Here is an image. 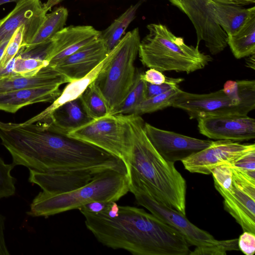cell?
<instances>
[{
    "label": "cell",
    "instance_id": "obj_1",
    "mask_svg": "<svg viewBox=\"0 0 255 255\" xmlns=\"http://www.w3.org/2000/svg\"><path fill=\"white\" fill-rule=\"evenodd\" d=\"M0 139L15 166L42 172L115 170L127 174L122 160L68 136L48 120L31 124L2 122Z\"/></svg>",
    "mask_w": 255,
    "mask_h": 255
},
{
    "label": "cell",
    "instance_id": "obj_2",
    "mask_svg": "<svg viewBox=\"0 0 255 255\" xmlns=\"http://www.w3.org/2000/svg\"><path fill=\"white\" fill-rule=\"evenodd\" d=\"M79 210L87 229L109 248L134 255H187L190 252L179 232L142 208L119 206L113 216Z\"/></svg>",
    "mask_w": 255,
    "mask_h": 255
},
{
    "label": "cell",
    "instance_id": "obj_3",
    "mask_svg": "<svg viewBox=\"0 0 255 255\" xmlns=\"http://www.w3.org/2000/svg\"><path fill=\"white\" fill-rule=\"evenodd\" d=\"M125 116L130 138L126 163L128 186H142L155 199L186 215V180L174 163L164 159L154 148L140 116Z\"/></svg>",
    "mask_w": 255,
    "mask_h": 255
},
{
    "label": "cell",
    "instance_id": "obj_4",
    "mask_svg": "<svg viewBox=\"0 0 255 255\" xmlns=\"http://www.w3.org/2000/svg\"><path fill=\"white\" fill-rule=\"evenodd\" d=\"M148 33L140 41L138 54L143 65L159 71L190 73L205 67L212 57L201 52L199 46L186 44L161 23L147 26Z\"/></svg>",
    "mask_w": 255,
    "mask_h": 255
},
{
    "label": "cell",
    "instance_id": "obj_5",
    "mask_svg": "<svg viewBox=\"0 0 255 255\" xmlns=\"http://www.w3.org/2000/svg\"><path fill=\"white\" fill-rule=\"evenodd\" d=\"M129 191L127 174L115 170L105 172L88 184L59 194L39 192L33 199L27 214L47 217L95 202H116Z\"/></svg>",
    "mask_w": 255,
    "mask_h": 255
},
{
    "label": "cell",
    "instance_id": "obj_6",
    "mask_svg": "<svg viewBox=\"0 0 255 255\" xmlns=\"http://www.w3.org/2000/svg\"><path fill=\"white\" fill-rule=\"evenodd\" d=\"M140 42L137 27L127 32L109 53L93 81L113 114L131 90L136 77L134 61Z\"/></svg>",
    "mask_w": 255,
    "mask_h": 255
},
{
    "label": "cell",
    "instance_id": "obj_7",
    "mask_svg": "<svg viewBox=\"0 0 255 255\" xmlns=\"http://www.w3.org/2000/svg\"><path fill=\"white\" fill-rule=\"evenodd\" d=\"M172 107L185 111L190 119L216 116H247L255 108V81L229 80L223 88L208 94L181 90Z\"/></svg>",
    "mask_w": 255,
    "mask_h": 255
},
{
    "label": "cell",
    "instance_id": "obj_8",
    "mask_svg": "<svg viewBox=\"0 0 255 255\" xmlns=\"http://www.w3.org/2000/svg\"><path fill=\"white\" fill-rule=\"evenodd\" d=\"M67 135L108 152L122 160L126 165L130 138L125 115L109 114L92 120Z\"/></svg>",
    "mask_w": 255,
    "mask_h": 255
},
{
    "label": "cell",
    "instance_id": "obj_9",
    "mask_svg": "<svg viewBox=\"0 0 255 255\" xmlns=\"http://www.w3.org/2000/svg\"><path fill=\"white\" fill-rule=\"evenodd\" d=\"M129 191L140 205L179 232L190 246L205 247L219 242L208 232L191 223L185 215L155 199L142 186H130Z\"/></svg>",
    "mask_w": 255,
    "mask_h": 255
},
{
    "label": "cell",
    "instance_id": "obj_10",
    "mask_svg": "<svg viewBox=\"0 0 255 255\" xmlns=\"http://www.w3.org/2000/svg\"><path fill=\"white\" fill-rule=\"evenodd\" d=\"M190 19L196 31L197 45L204 41L213 55L217 54L228 45V35L217 23L211 0H168Z\"/></svg>",
    "mask_w": 255,
    "mask_h": 255
},
{
    "label": "cell",
    "instance_id": "obj_11",
    "mask_svg": "<svg viewBox=\"0 0 255 255\" xmlns=\"http://www.w3.org/2000/svg\"><path fill=\"white\" fill-rule=\"evenodd\" d=\"M231 187L227 190L214 185L224 199V209L244 232L255 234V180L233 168Z\"/></svg>",
    "mask_w": 255,
    "mask_h": 255
},
{
    "label": "cell",
    "instance_id": "obj_12",
    "mask_svg": "<svg viewBox=\"0 0 255 255\" xmlns=\"http://www.w3.org/2000/svg\"><path fill=\"white\" fill-rule=\"evenodd\" d=\"M254 149V143L242 144L229 140H217L181 162L190 172L210 174L214 168L224 164L231 166L243 155Z\"/></svg>",
    "mask_w": 255,
    "mask_h": 255
},
{
    "label": "cell",
    "instance_id": "obj_13",
    "mask_svg": "<svg viewBox=\"0 0 255 255\" xmlns=\"http://www.w3.org/2000/svg\"><path fill=\"white\" fill-rule=\"evenodd\" d=\"M144 129L157 152L164 159L173 163L204 149L213 141L160 129L147 123H144Z\"/></svg>",
    "mask_w": 255,
    "mask_h": 255
},
{
    "label": "cell",
    "instance_id": "obj_14",
    "mask_svg": "<svg viewBox=\"0 0 255 255\" xmlns=\"http://www.w3.org/2000/svg\"><path fill=\"white\" fill-rule=\"evenodd\" d=\"M197 121L200 133L211 139L239 142L255 138V120L248 115L208 116Z\"/></svg>",
    "mask_w": 255,
    "mask_h": 255
},
{
    "label": "cell",
    "instance_id": "obj_15",
    "mask_svg": "<svg viewBox=\"0 0 255 255\" xmlns=\"http://www.w3.org/2000/svg\"><path fill=\"white\" fill-rule=\"evenodd\" d=\"M46 12L40 0H19L0 26V42L11 37L15 30L23 26L20 47L28 45L43 22Z\"/></svg>",
    "mask_w": 255,
    "mask_h": 255
},
{
    "label": "cell",
    "instance_id": "obj_16",
    "mask_svg": "<svg viewBox=\"0 0 255 255\" xmlns=\"http://www.w3.org/2000/svg\"><path fill=\"white\" fill-rule=\"evenodd\" d=\"M101 31L90 25L64 27L51 38L48 66L54 67L59 61L98 39Z\"/></svg>",
    "mask_w": 255,
    "mask_h": 255
},
{
    "label": "cell",
    "instance_id": "obj_17",
    "mask_svg": "<svg viewBox=\"0 0 255 255\" xmlns=\"http://www.w3.org/2000/svg\"><path fill=\"white\" fill-rule=\"evenodd\" d=\"M109 52L100 37L59 61L54 67L70 82L84 78L107 56Z\"/></svg>",
    "mask_w": 255,
    "mask_h": 255
},
{
    "label": "cell",
    "instance_id": "obj_18",
    "mask_svg": "<svg viewBox=\"0 0 255 255\" xmlns=\"http://www.w3.org/2000/svg\"><path fill=\"white\" fill-rule=\"evenodd\" d=\"M29 170L28 181L37 184L43 192L49 194H59L75 190L105 172L92 170L42 172Z\"/></svg>",
    "mask_w": 255,
    "mask_h": 255
},
{
    "label": "cell",
    "instance_id": "obj_19",
    "mask_svg": "<svg viewBox=\"0 0 255 255\" xmlns=\"http://www.w3.org/2000/svg\"><path fill=\"white\" fill-rule=\"evenodd\" d=\"M59 87L39 86L0 93V110L13 114L29 105L53 102L61 93Z\"/></svg>",
    "mask_w": 255,
    "mask_h": 255
},
{
    "label": "cell",
    "instance_id": "obj_20",
    "mask_svg": "<svg viewBox=\"0 0 255 255\" xmlns=\"http://www.w3.org/2000/svg\"><path fill=\"white\" fill-rule=\"evenodd\" d=\"M69 82L68 79L54 67L47 65L34 75L25 76L15 73L0 77V93L39 86H60Z\"/></svg>",
    "mask_w": 255,
    "mask_h": 255
},
{
    "label": "cell",
    "instance_id": "obj_21",
    "mask_svg": "<svg viewBox=\"0 0 255 255\" xmlns=\"http://www.w3.org/2000/svg\"><path fill=\"white\" fill-rule=\"evenodd\" d=\"M217 23L228 35L236 33L255 14V6L243 5L226 0H211Z\"/></svg>",
    "mask_w": 255,
    "mask_h": 255
},
{
    "label": "cell",
    "instance_id": "obj_22",
    "mask_svg": "<svg viewBox=\"0 0 255 255\" xmlns=\"http://www.w3.org/2000/svg\"><path fill=\"white\" fill-rule=\"evenodd\" d=\"M46 120L67 134L88 124L92 119L85 112L79 97L58 107Z\"/></svg>",
    "mask_w": 255,
    "mask_h": 255
},
{
    "label": "cell",
    "instance_id": "obj_23",
    "mask_svg": "<svg viewBox=\"0 0 255 255\" xmlns=\"http://www.w3.org/2000/svg\"><path fill=\"white\" fill-rule=\"evenodd\" d=\"M104 60L105 59L84 78L68 83V84L61 91L60 95L52 102L50 106L25 122L31 124L46 120L52 112L58 107L68 102L78 98L88 85L94 81L103 66Z\"/></svg>",
    "mask_w": 255,
    "mask_h": 255
},
{
    "label": "cell",
    "instance_id": "obj_24",
    "mask_svg": "<svg viewBox=\"0 0 255 255\" xmlns=\"http://www.w3.org/2000/svg\"><path fill=\"white\" fill-rule=\"evenodd\" d=\"M228 45L237 59L255 54V14L236 33L228 36Z\"/></svg>",
    "mask_w": 255,
    "mask_h": 255
},
{
    "label": "cell",
    "instance_id": "obj_25",
    "mask_svg": "<svg viewBox=\"0 0 255 255\" xmlns=\"http://www.w3.org/2000/svg\"><path fill=\"white\" fill-rule=\"evenodd\" d=\"M68 16L67 9L63 6L46 14V17L30 43L24 47H32L51 39L64 27ZM21 48V47H20Z\"/></svg>",
    "mask_w": 255,
    "mask_h": 255
},
{
    "label": "cell",
    "instance_id": "obj_26",
    "mask_svg": "<svg viewBox=\"0 0 255 255\" xmlns=\"http://www.w3.org/2000/svg\"><path fill=\"white\" fill-rule=\"evenodd\" d=\"M139 5L140 3L131 5L109 27L101 31L100 38L105 42L109 53L119 43L127 27L134 19Z\"/></svg>",
    "mask_w": 255,
    "mask_h": 255
},
{
    "label": "cell",
    "instance_id": "obj_27",
    "mask_svg": "<svg viewBox=\"0 0 255 255\" xmlns=\"http://www.w3.org/2000/svg\"><path fill=\"white\" fill-rule=\"evenodd\" d=\"M86 114L92 120H96L110 114L107 105L93 82L79 97Z\"/></svg>",
    "mask_w": 255,
    "mask_h": 255
},
{
    "label": "cell",
    "instance_id": "obj_28",
    "mask_svg": "<svg viewBox=\"0 0 255 255\" xmlns=\"http://www.w3.org/2000/svg\"><path fill=\"white\" fill-rule=\"evenodd\" d=\"M180 91L179 86L164 93L144 99L135 108L132 114L140 116L171 107Z\"/></svg>",
    "mask_w": 255,
    "mask_h": 255
},
{
    "label": "cell",
    "instance_id": "obj_29",
    "mask_svg": "<svg viewBox=\"0 0 255 255\" xmlns=\"http://www.w3.org/2000/svg\"><path fill=\"white\" fill-rule=\"evenodd\" d=\"M145 82L140 77V73L136 72L134 84L119 108L112 115L132 114L135 108L144 100Z\"/></svg>",
    "mask_w": 255,
    "mask_h": 255
},
{
    "label": "cell",
    "instance_id": "obj_30",
    "mask_svg": "<svg viewBox=\"0 0 255 255\" xmlns=\"http://www.w3.org/2000/svg\"><path fill=\"white\" fill-rule=\"evenodd\" d=\"M15 165L5 163L0 156V199L7 198L15 193L16 179L11 175V171Z\"/></svg>",
    "mask_w": 255,
    "mask_h": 255
},
{
    "label": "cell",
    "instance_id": "obj_31",
    "mask_svg": "<svg viewBox=\"0 0 255 255\" xmlns=\"http://www.w3.org/2000/svg\"><path fill=\"white\" fill-rule=\"evenodd\" d=\"M238 239L220 241L215 245L205 247H196L190 255H225L226 252L231 251H239Z\"/></svg>",
    "mask_w": 255,
    "mask_h": 255
},
{
    "label": "cell",
    "instance_id": "obj_32",
    "mask_svg": "<svg viewBox=\"0 0 255 255\" xmlns=\"http://www.w3.org/2000/svg\"><path fill=\"white\" fill-rule=\"evenodd\" d=\"M47 63L40 59L22 58L16 55L14 57L13 72L25 76L34 75Z\"/></svg>",
    "mask_w": 255,
    "mask_h": 255
},
{
    "label": "cell",
    "instance_id": "obj_33",
    "mask_svg": "<svg viewBox=\"0 0 255 255\" xmlns=\"http://www.w3.org/2000/svg\"><path fill=\"white\" fill-rule=\"evenodd\" d=\"M23 30L22 25L14 32L0 61V68L4 67L17 55L22 43Z\"/></svg>",
    "mask_w": 255,
    "mask_h": 255
},
{
    "label": "cell",
    "instance_id": "obj_34",
    "mask_svg": "<svg viewBox=\"0 0 255 255\" xmlns=\"http://www.w3.org/2000/svg\"><path fill=\"white\" fill-rule=\"evenodd\" d=\"M230 166L250 178L255 180V149L243 155Z\"/></svg>",
    "mask_w": 255,
    "mask_h": 255
},
{
    "label": "cell",
    "instance_id": "obj_35",
    "mask_svg": "<svg viewBox=\"0 0 255 255\" xmlns=\"http://www.w3.org/2000/svg\"><path fill=\"white\" fill-rule=\"evenodd\" d=\"M214 185L227 190L232 186L233 180L232 168L226 164L221 165L214 168L211 170Z\"/></svg>",
    "mask_w": 255,
    "mask_h": 255
},
{
    "label": "cell",
    "instance_id": "obj_36",
    "mask_svg": "<svg viewBox=\"0 0 255 255\" xmlns=\"http://www.w3.org/2000/svg\"><path fill=\"white\" fill-rule=\"evenodd\" d=\"M183 80L182 78H170L167 82L159 85L152 84L145 82L144 99L150 98L179 86V84Z\"/></svg>",
    "mask_w": 255,
    "mask_h": 255
},
{
    "label": "cell",
    "instance_id": "obj_37",
    "mask_svg": "<svg viewBox=\"0 0 255 255\" xmlns=\"http://www.w3.org/2000/svg\"><path fill=\"white\" fill-rule=\"evenodd\" d=\"M239 250L246 255H253L255 253V234L244 232L238 241Z\"/></svg>",
    "mask_w": 255,
    "mask_h": 255
},
{
    "label": "cell",
    "instance_id": "obj_38",
    "mask_svg": "<svg viewBox=\"0 0 255 255\" xmlns=\"http://www.w3.org/2000/svg\"><path fill=\"white\" fill-rule=\"evenodd\" d=\"M140 78L145 82L159 85L167 82L169 77L165 76L162 72L154 68H149L144 73H140Z\"/></svg>",
    "mask_w": 255,
    "mask_h": 255
},
{
    "label": "cell",
    "instance_id": "obj_39",
    "mask_svg": "<svg viewBox=\"0 0 255 255\" xmlns=\"http://www.w3.org/2000/svg\"><path fill=\"white\" fill-rule=\"evenodd\" d=\"M5 221V217L0 213V255L10 254L4 238Z\"/></svg>",
    "mask_w": 255,
    "mask_h": 255
},
{
    "label": "cell",
    "instance_id": "obj_40",
    "mask_svg": "<svg viewBox=\"0 0 255 255\" xmlns=\"http://www.w3.org/2000/svg\"><path fill=\"white\" fill-rule=\"evenodd\" d=\"M63 0H47V1L43 4V7L45 11L47 12L53 6L58 4Z\"/></svg>",
    "mask_w": 255,
    "mask_h": 255
},
{
    "label": "cell",
    "instance_id": "obj_41",
    "mask_svg": "<svg viewBox=\"0 0 255 255\" xmlns=\"http://www.w3.org/2000/svg\"><path fill=\"white\" fill-rule=\"evenodd\" d=\"M11 37H8L0 42V61L2 57L4 51Z\"/></svg>",
    "mask_w": 255,
    "mask_h": 255
},
{
    "label": "cell",
    "instance_id": "obj_42",
    "mask_svg": "<svg viewBox=\"0 0 255 255\" xmlns=\"http://www.w3.org/2000/svg\"><path fill=\"white\" fill-rule=\"evenodd\" d=\"M230 1H232L237 4L244 5L247 4H250L255 3V0H226Z\"/></svg>",
    "mask_w": 255,
    "mask_h": 255
},
{
    "label": "cell",
    "instance_id": "obj_43",
    "mask_svg": "<svg viewBox=\"0 0 255 255\" xmlns=\"http://www.w3.org/2000/svg\"><path fill=\"white\" fill-rule=\"evenodd\" d=\"M246 61L247 66L255 70V54L250 55Z\"/></svg>",
    "mask_w": 255,
    "mask_h": 255
},
{
    "label": "cell",
    "instance_id": "obj_44",
    "mask_svg": "<svg viewBox=\"0 0 255 255\" xmlns=\"http://www.w3.org/2000/svg\"><path fill=\"white\" fill-rule=\"evenodd\" d=\"M19 0H0V5L9 2H17Z\"/></svg>",
    "mask_w": 255,
    "mask_h": 255
},
{
    "label": "cell",
    "instance_id": "obj_45",
    "mask_svg": "<svg viewBox=\"0 0 255 255\" xmlns=\"http://www.w3.org/2000/svg\"><path fill=\"white\" fill-rule=\"evenodd\" d=\"M7 16H8V14L6 16L3 17V18L0 19V26L3 23V22L6 20Z\"/></svg>",
    "mask_w": 255,
    "mask_h": 255
}]
</instances>
